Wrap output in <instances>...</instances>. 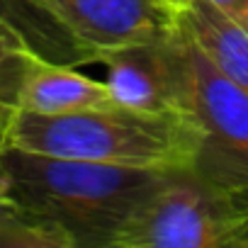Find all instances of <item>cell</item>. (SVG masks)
I'll list each match as a JSON object with an SVG mask.
<instances>
[{
	"label": "cell",
	"instance_id": "obj_1",
	"mask_svg": "<svg viewBox=\"0 0 248 248\" xmlns=\"http://www.w3.org/2000/svg\"><path fill=\"white\" fill-rule=\"evenodd\" d=\"M207 132L195 114L149 112L122 102L63 114L15 109L5 149L158 173L192 170Z\"/></svg>",
	"mask_w": 248,
	"mask_h": 248
},
{
	"label": "cell",
	"instance_id": "obj_2",
	"mask_svg": "<svg viewBox=\"0 0 248 248\" xmlns=\"http://www.w3.org/2000/svg\"><path fill=\"white\" fill-rule=\"evenodd\" d=\"M10 195L56 226L71 248H112L132 212L170 175L97 161L0 149Z\"/></svg>",
	"mask_w": 248,
	"mask_h": 248
},
{
	"label": "cell",
	"instance_id": "obj_3",
	"mask_svg": "<svg viewBox=\"0 0 248 248\" xmlns=\"http://www.w3.org/2000/svg\"><path fill=\"white\" fill-rule=\"evenodd\" d=\"M112 248H248V192L197 170L170 173L132 212Z\"/></svg>",
	"mask_w": 248,
	"mask_h": 248
},
{
	"label": "cell",
	"instance_id": "obj_4",
	"mask_svg": "<svg viewBox=\"0 0 248 248\" xmlns=\"http://www.w3.org/2000/svg\"><path fill=\"white\" fill-rule=\"evenodd\" d=\"M37 17L44 54L68 61H102L107 54L161 42L178 27V15L161 0H20Z\"/></svg>",
	"mask_w": 248,
	"mask_h": 248
},
{
	"label": "cell",
	"instance_id": "obj_5",
	"mask_svg": "<svg viewBox=\"0 0 248 248\" xmlns=\"http://www.w3.org/2000/svg\"><path fill=\"white\" fill-rule=\"evenodd\" d=\"M190 112L207 132L192 170L248 192V93L231 83L200 49L178 15L173 34Z\"/></svg>",
	"mask_w": 248,
	"mask_h": 248
},
{
	"label": "cell",
	"instance_id": "obj_6",
	"mask_svg": "<svg viewBox=\"0 0 248 248\" xmlns=\"http://www.w3.org/2000/svg\"><path fill=\"white\" fill-rule=\"evenodd\" d=\"M173 34L161 42L112 51L100 61L107 66L105 83L117 102L149 112L192 114L185 97L183 71L175 54Z\"/></svg>",
	"mask_w": 248,
	"mask_h": 248
},
{
	"label": "cell",
	"instance_id": "obj_7",
	"mask_svg": "<svg viewBox=\"0 0 248 248\" xmlns=\"http://www.w3.org/2000/svg\"><path fill=\"white\" fill-rule=\"evenodd\" d=\"M117 102L107 83L93 80L68 63H56L39 51H32L22 80L17 109L39 114H63Z\"/></svg>",
	"mask_w": 248,
	"mask_h": 248
},
{
	"label": "cell",
	"instance_id": "obj_8",
	"mask_svg": "<svg viewBox=\"0 0 248 248\" xmlns=\"http://www.w3.org/2000/svg\"><path fill=\"white\" fill-rule=\"evenodd\" d=\"M180 22L212 63L248 93V25L209 0H192L185 10H180Z\"/></svg>",
	"mask_w": 248,
	"mask_h": 248
},
{
	"label": "cell",
	"instance_id": "obj_9",
	"mask_svg": "<svg viewBox=\"0 0 248 248\" xmlns=\"http://www.w3.org/2000/svg\"><path fill=\"white\" fill-rule=\"evenodd\" d=\"M0 248H71V241L49 221L25 209L8 190L0 168Z\"/></svg>",
	"mask_w": 248,
	"mask_h": 248
},
{
	"label": "cell",
	"instance_id": "obj_10",
	"mask_svg": "<svg viewBox=\"0 0 248 248\" xmlns=\"http://www.w3.org/2000/svg\"><path fill=\"white\" fill-rule=\"evenodd\" d=\"M32 51L37 49L27 34L10 20L0 17V102L17 107Z\"/></svg>",
	"mask_w": 248,
	"mask_h": 248
},
{
	"label": "cell",
	"instance_id": "obj_11",
	"mask_svg": "<svg viewBox=\"0 0 248 248\" xmlns=\"http://www.w3.org/2000/svg\"><path fill=\"white\" fill-rule=\"evenodd\" d=\"M0 17H5V20H10L13 25H17V27L27 34V39L32 42V46H34L39 54H44V34H42V27H39L37 17L20 3V0H0Z\"/></svg>",
	"mask_w": 248,
	"mask_h": 248
},
{
	"label": "cell",
	"instance_id": "obj_12",
	"mask_svg": "<svg viewBox=\"0 0 248 248\" xmlns=\"http://www.w3.org/2000/svg\"><path fill=\"white\" fill-rule=\"evenodd\" d=\"M209 3H214L217 8H221L231 17L248 25V0H209Z\"/></svg>",
	"mask_w": 248,
	"mask_h": 248
},
{
	"label": "cell",
	"instance_id": "obj_13",
	"mask_svg": "<svg viewBox=\"0 0 248 248\" xmlns=\"http://www.w3.org/2000/svg\"><path fill=\"white\" fill-rule=\"evenodd\" d=\"M17 107L13 105H5V102H0V149H5V139H8V127H10V122H13V114H15Z\"/></svg>",
	"mask_w": 248,
	"mask_h": 248
},
{
	"label": "cell",
	"instance_id": "obj_14",
	"mask_svg": "<svg viewBox=\"0 0 248 248\" xmlns=\"http://www.w3.org/2000/svg\"><path fill=\"white\" fill-rule=\"evenodd\" d=\"M161 3H166L168 8H173L175 13H180V10H185V8L192 3V0H161Z\"/></svg>",
	"mask_w": 248,
	"mask_h": 248
}]
</instances>
